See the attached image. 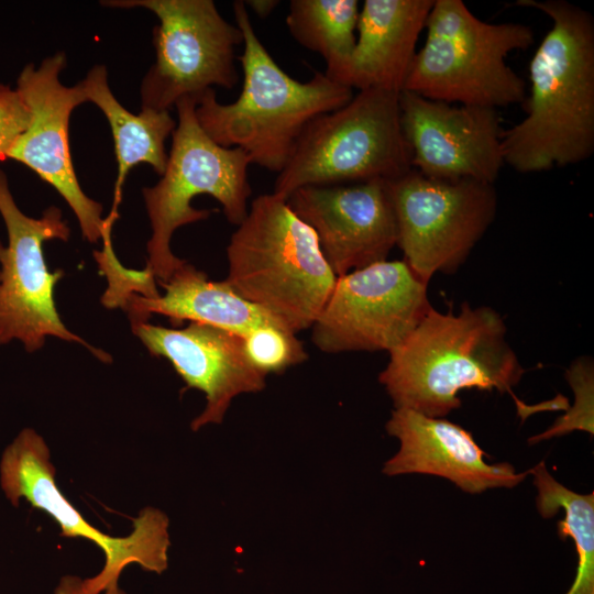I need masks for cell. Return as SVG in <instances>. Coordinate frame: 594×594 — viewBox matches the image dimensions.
Returning <instances> with one entry per match:
<instances>
[{
    "label": "cell",
    "mask_w": 594,
    "mask_h": 594,
    "mask_svg": "<svg viewBox=\"0 0 594 594\" xmlns=\"http://www.w3.org/2000/svg\"><path fill=\"white\" fill-rule=\"evenodd\" d=\"M245 7H250L258 18L268 16L279 4L278 0H245Z\"/></svg>",
    "instance_id": "cell-27"
},
{
    "label": "cell",
    "mask_w": 594,
    "mask_h": 594,
    "mask_svg": "<svg viewBox=\"0 0 594 594\" xmlns=\"http://www.w3.org/2000/svg\"><path fill=\"white\" fill-rule=\"evenodd\" d=\"M427 287L404 260H385L337 277L311 326V341L326 353H389L432 307Z\"/></svg>",
    "instance_id": "cell-12"
},
{
    "label": "cell",
    "mask_w": 594,
    "mask_h": 594,
    "mask_svg": "<svg viewBox=\"0 0 594 594\" xmlns=\"http://www.w3.org/2000/svg\"><path fill=\"white\" fill-rule=\"evenodd\" d=\"M399 94L359 90L344 106L312 119L277 174L273 193L287 199L306 186L391 180L411 169Z\"/></svg>",
    "instance_id": "cell-7"
},
{
    "label": "cell",
    "mask_w": 594,
    "mask_h": 594,
    "mask_svg": "<svg viewBox=\"0 0 594 594\" xmlns=\"http://www.w3.org/2000/svg\"><path fill=\"white\" fill-rule=\"evenodd\" d=\"M337 277L385 261L398 232L387 180L306 186L287 198Z\"/></svg>",
    "instance_id": "cell-15"
},
{
    "label": "cell",
    "mask_w": 594,
    "mask_h": 594,
    "mask_svg": "<svg viewBox=\"0 0 594 594\" xmlns=\"http://www.w3.org/2000/svg\"><path fill=\"white\" fill-rule=\"evenodd\" d=\"M198 99L186 96L176 102L178 122L166 168L157 184L142 189L152 228L145 270L158 283L166 282L186 262L170 250L174 232L211 215L193 207L196 196L209 195L219 201L227 220L237 227L249 211L252 188L248 168L252 161L243 150L223 147L206 134L195 114Z\"/></svg>",
    "instance_id": "cell-6"
},
{
    "label": "cell",
    "mask_w": 594,
    "mask_h": 594,
    "mask_svg": "<svg viewBox=\"0 0 594 594\" xmlns=\"http://www.w3.org/2000/svg\"><path fill=\"white\" fill-rule=\"evenodd\" d=\"M386 431L400 442L398 452L383 473L429 474L448 479L463 492L480 494L488 488H512L530 470L517 473L509 463L488 464L487 455L471 432L443 418H433L407 408H395Z\"/></svg>",
    "instance_id": "cell-17"
},
{
    "label": "cell",
    "mask_w": 594,
    "mask_h": 594,
    "mask_svg": "<svg viewBox=\"0 0 594 594\" xmlns=\"http://www.w3.org/2000/svg\"><path fill=\"white\" fill-rule=\"evenodd\" d=\"M233 13L244 45L238 57L244 76L240 96L223 105L210 88L199 97L195 114L217 144L239 147L252 164L278 174L307 124L348 103L353 89L321 72L308 81L294 79L257 37L243 1L233 2Z\"/></svg>",
    "instance_id": "cell-3"
},
{
    "label": "cell",
    "mask_w": 594,
    "mask_h": 594,
    "mask_svg": "<svg viewBox=\"0 0 594 594\" xmlns=\"http://www.w3.org/2000/svg\"><path fill=\"white\" fill-rule=\"evenodd\" d=\"M425 29V44L415 54L403 90L495 109L525 101L526 82L506 57L532 45L528 25L490 23L461 0H435Z\"/></svg>",
    "instance_id": "cell-5"
},
{
    "label": "cell",
    "mask_w": 594,
    "mask_h": 594,
    "mask_svg": "<svg viewBox=\"0 0 594 594\" xmlns=\"http://www.w3.org/2000/svg\"><path fill=\"white\" fill-rule=\"evenodd\" d=\"M435 0H365L355 47L337 81L400 92Z\"/></svg>",
    "instance_id": "cell-18"
},
{
    "label": "cell",
    "mask_w": 594,
    "mask_h": 594,
    "mask_svg": "<svg viewBox=\"0 0 594 594\" xmlns=\"http://www.w3.org/2000/svg\"><path fill=\"white\" fill-rule=\"evenodd\" d=\"M2 248H3V245H2V243H1V241H0V250H1Z\"/></svg>",
    "instance_id": "cell-28"
},
{
    "label": "cell",
    "mask_w": 594,
    "mask_h": 594,
    "mask_svg": "<svg viewBox=\"0 0 594 594\" xmlns=\"http://www.w3.org/2000/svg\"><path fill=\"white\" fill-rule=\"evenodd\" d=\"M502 316L491 307L469 302L459 314L431 307L408 338L389 352L380 373L395 408L442 418L461 406L462 389L510 394L525 418L529 408L513 387L526 370L506 340Z\"/></svg>",
    "instance_id": "cell-2"
},
{
    "label": "cell",
    "mask_w": 594,
    "mask_h": 594,
    "mask_svg": "<svg viewBox=\"0 0 594 594\" xmlns=\"http://www.w3.org/2000/svg\"><path fill=\"white\" fill-rule=\"evenodd\" d=\"M359 8L356 0L289 2L286 25L290 35L324 59L323 73L332 80L337 81L355 47Z\"/></svg>",
    "instance_id": "cell-21"
},
{
    "label": "cell",
    "mask_w": 594,
    "mask_h": 594,
    "mask_svg": "<svg viewBox=\"0 0 594 594\" xmlns=\"http://www.w3.org/2000/svg\"><path fill=\"white\" fill-rule=\"evenodd\" d=\"M131 326L152 355L172 363L187 388L205 393L207 404L191 421L194 431L220 424L235 396L265 387L267 375L251 363L243 338L233 332L200 322H189L183 329L148 321Z\"/></svg>",
    "instance_id": "cell-16"
},
{
    "label": "cell",
    "mask_w": 594,
    "mask_h": 594,
    "mask_svg": "<svg viewBox=\"0 0 594 594\" xmlns=\"http://www.w3.org/2000/svg\"><path fill=\"white\" fill-rule=\"evenodd\" d=\"M0 215L8 232V245L0 250V344L19 340L28 352H34L52 336L78 342L99 360L110 362L108 353L65 327L55 306L54 288L64 271H48L43 244L69 239L70 230L61 209L52 206L40 218L26 216L15 204L0 169Z\"/></svg>",
    "instance_id": "cell-11"
},
{
    "label": "cell",
    "mask_w": 594,
    "mask_h": 594,
    "mask_svg": "<svg viewBox=\"0 0 594 594\" xmlns=\"http://www.w3.org/2000/svg\"><path fill=\"white\" fill-rule=\"evenodd\" d=\"M400 124L411 167L436 179L494 184L505 165L497 109L399 94Z\"/></svg>",
    "instance_id": "cell-14"
},
{
    "label": "cell",
    "mask_w": 594,
    "mask_h": 594,
    "mask_svg": "<svg viewBox=\"0 0 594 594\" xmlns=\"http://www.w3.org/2000/svg\"><path fill=\"white\" fill-rule=\"evenodd\" d=\"M53 594H87L82 579L76 575H65L63 576ZM103 594H127L119 587V584L111 585L107 587Z\"/></svg>",
    "instance_id": "cell-26"
},
{
    "label": "cell",
    "mask_w": 594,
    "mask_h": 594,
    "mask_svg": "<svg viewBox=\"0 0 594 594\" xmlns=\"http://www.w3.org/2000/svg\"><path fill=\"white\" fill-rule=\"evenodd\" d=\"M31 123V110L18 89L0 82V158H7Z\"/></svg>",
    "instance_id": "cell-25"
},
{
    "label": "cell",
    "mask_w": 594,
    "mask_h": 594,
    "mask_svg": "<svg viewBox=\"0 0 594 594\" xmlns=\"http://www.w3.org/2000/svg\"><path fill=\"white\" fill-rule=\"evenodd\" d=\"M227 257L224 282L296 334L311 328L337 280L314 230L274 193L251 202Z\"/></svg>",
    "instance_id": "cell-4"
},
{
    "label": "cell",
    "mask_w": 594,
    "mask_h": 594,
    "mask_svg": "<svg viewBox=\"0 0 594 594\" xmlns=\"http://www.w3.org/2000/svg\"><path fill=\"white\" fill-rule=\"evenodd\" d=\"M243 343L251 363L266 375L282 373L308 358L296 333L279 324L252 330L243 337Z\"/></svg>",
    "instance_id": "cell-23"
},
{
    "label": "cell",
    "mask_w": 594,
    "mask_h": 594,
    "mask_svg": "<svg viewBox=\"0 0 594 594\" xmlns=\"http://www.w3.org/2000/svg\"><path fill=\"white\" fill-rule=\"evenodd\" d=\"M66 66L63 52L43 59L38 67L26 65L16 89L31 110V123L9 152L50 184L72 208L82 235L91 243L111 231L118 213L102 218V206L81 189L70 157L68 127L73 110L87 102L78 82L67 87L59 80Z\"/></svg>",
    "instance_id": "cell-13"
},
{
    "label": "cell",
    "mask_w": 594,
    "mask_h": 594,
    "mask_svg": "<svg viewBox=\"0 0 594 594\" xmlns=\"http://www.w3.org/2000/svg\"><path fill=\"white\" fill-rule=\"evenodd\" d=\"M552 25L529 64L527 114L503 131L505 164L518 173L574 165L594 152V19L565 0H518Z\"/></svg>",
    "instance_id": "cell-1"
},
{
    "label": "cell",
    "mask_w": 594,
    "mask_h": 594,
    "mask_svg": "<svg viewBox=\"0 0 594 594\" xmlns=\"http://www.w3.org/2000/svg\"><path fill=\"white\" fill-rule=\"evenodd\" d=\"M55 474L46 442L31 428L18 433L0 460V486L12 505L18 506L25 499L33 508L52 517L59 526L62 537L87 539L103 552L101 571L82 580L87 594H101L107 587L119 584L122 571L130 564L157 574L167 569L170 542L168 518L163 512L143 508L133 518L129 535H107L90 525L64 496Z\"/></svg>",
    "instance_id": "cell-8"
},
{
    "label": "cell",
    "mask_w": 594,
    "mask_h": 594,
    "mask_svg": "<svg viewBox=\"0 0 594 594\" xmlns=\"http://www.w3.org/2000/svg\"><path fill=\"white\" fill-rule=\"evenodd\" d=\"M158 284L165 290L163 295L132 294L127 298L122 308L131 324L147 322L151 315L157 314L166 316L174 326L188 320L221 328L242 338L262 326H282L238 295L224 279L211 280L187 261L166 282Z\"/></svg>",
    "instance_id": "cell-19"
},
{
    "label": "cell",
    "mask_w": 594,
    "mask_h": 594,
    "mask_svg": "<svg viewBox=\"0 0 594 594\" xmlns=\"http://www.w3.org/2000/svg\"><path fill=\"white\" fill-rule=\"evenodd\" d=\"M79 84L87 101L100 109L110 125L118 166L112 212H118L122 186L133 166L145 163L163 175L168 158L165 142L177 123L168 110L142 108L139 114L127 110L112 94L103 65L94 66Z\"/></svg>",
    "instance_id": "cell-20"
},
{
    "label": "cell",
    "mask_w": 594,
    "mask_h": 594,
    "mask_svg": "<svg viewBox=\"0 0 594 594\" xmlns=\"http://www.w3.org/2000/svg\"><path fill=\"white\" fill-rule=\"evenodd\" d=\"M565 378L574 392V405L544 432L531 437L529 443H537L553 437L583 430L593 435L594 367L588 356L575 359L565 372Z\"/></svg>",
    "instance_id": "cell-24"
},
{
    "label": "cell",
    "mask_w": 594,
    "mask_h": 594,
    "mask_svg": "<svg viewBox=\"0 0 594 594\" xmlns=\"http://www.w3.org/2000/svg\"><path fill=\"white\" fill-rule=\"evenodd\" d=\"M530 474L537 488V510L549 519L562 509L558 535L563 540L570 537L575 544L576 573L565 594H594V493L579 494L563 486L548 472L544 461L530 469Z\"/></svg>",
    "instance_id": "cell-22"
},
{
    "label": "cell",
    "mask_w": 594,
    "mask_h": 594,
    "mask_svg": "<svg viewBox=\"0 0 594 594\" xmlns=\"http://www.w3.org/2000/svg\"><path fill=\"white\" fill-rule=\"evenodd\" d=\"M101 4L141 7L160 21L153 30L156 59L141 85L142 108L169 111L183 97L199 98L212 86L232 89L239 82L234 48L243 42L242 32L223 19L212 0H112Z\"/></svg>",
    "instance_id": "cell-9"
},
{
    "label": "cell",
    "mask_w": 594,
    "mask_h": 594,
    "mask_svg": "<svg viewBox=\"0 0 594 594\" xmlns=\"http://www.w3.org/2000/svg\"><path fill=\"white\" fill-rule=\"evenodd\" d=\"M404 261L428 285L437 273H454L493 223V184L427 177L411 168L387 180Z\"/></svg>",
    "instance_id": "cell-10"
}]
</instances>
